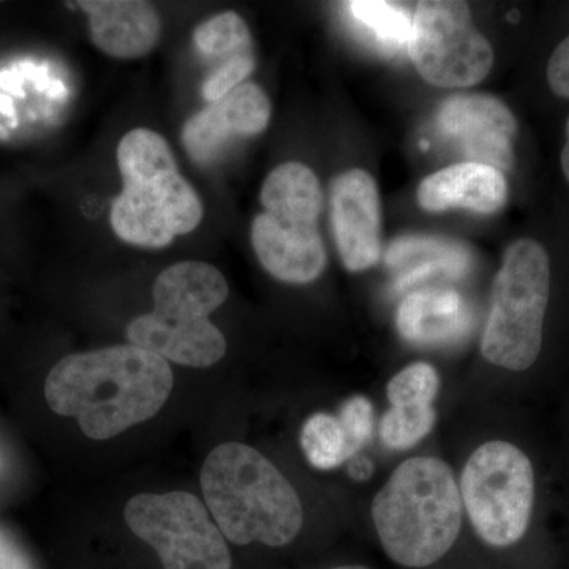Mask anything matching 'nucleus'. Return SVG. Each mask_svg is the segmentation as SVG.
<instances>
[{"label":"nucleus","instance_id":"1","mask_svg":"<svg viewBox=\"0 0 569 569\" xmlns=\"http://www.w3.org/2000/svg\"><path fill=\"white\" fill-rule=\"evenodd\" d=\"M173 387L168 361L130 343L66 356L48 373L44 399L86 437L110 440L156 417Z\"/></svg>","mask_w":569,"mask_h":569},{"label":"nucleus","instance_id":"2","mask_svg":"<svg viewBox=\"0 0 569 569\" xmlns=\"http://www.w3.org/2000/svg\"><path fill=\"white\" fill-rule=\"evenodd\" d=\"M201 489L224 539L282 548L305 523L301 498L271 460L242 443H223L201 468Z\"/></svg>","mask_w":569,"mask_h":569},{"label":"nucleus","instance_id":"3","mask_svg":"<svg viewBox=\"0 0 569 569\" xmlns=\"http://www.w3.org/2000/svg\"><path fill=\"white\" fill-rule=\"evenodd\" d=\"M462 497L451 468L436 458L400 463L377 493L372 519L389 559L426 568L443 559L462 527Z\"/></svg>","mask_w":569,"mask_h":569},{"label":"nucleus","instance_id":"4","mask_svg":"<svg viewBox=\"0 0 569 569\" xmlns=\"http://www.w3.org/2000/svg\"><path fill=\"white\" fill-rule=\"evenodd\" d=\"M122 192L111 206L118 238L142 249H163L176 236L203 220V203L178 173L173 152L162 134L148 129L126 133L118 146Z\"/></svg>","mask_w":569,"mask_h":569},{"label":"nucleus","instance_id":"5","mask_svg":"<svg viewBox=\"0 0 569 569\" xmlns=\"http://www.w3.org/2000/svg\"><path fill=\"white\" fill-rule=\"evenodd\" d=\"M153 310L134 318L127 337L134 347L164 361L206 369L227 353V340L209 320L227 301L222 272L203 261H182L164 269L152 287Z\"/></svg>","mask_w":569,"mask_h":569},{"label":"nucleus","instance_id":"6","mask_svg":"<svg viewBox=\"0 0 569 569\" xmlns=\"http://www.w3.org/2000/svg\"><path fill=\"white\" fill-rule=\"evenodd\" d=\"M549 293L550 263L545 247L533 239L509 246L493 280L482 335V356L490 365L522 372L537 362Z\"/></svg>","mask_w":569,"mask_h":569},{"label":"nucleus","instance_id":"7","mask_svg":"<svg viewBox=\"0 0 569 569\" xmlns=\"http://www.w3.org/2000/svg\"><path fill=\"white\" fill-rule=\"evenodd\" d=\"M460 497L478 537L509 548L526 537L535 503V471L526 452L508 441H488L468 459Z\"/></svg>","mask_w":569,"mask_h":569},{"label":"nucleus","instance_id":"8","mask_svg":"<svg viewBox=\"0 0 569 569\" xmlns=\"http://www.w3.org/2000/svg\"><path fill=\"white\" fill-rule=\"evenodd\" d=\"M123 518L157 550L164 569H231L227 539L192 493H140L130 498Z\"/></svg>","mask_w":569,"mask_h":569},{"label":"nucleus","instance_id":"9","mask_svg":"<svg viewBox=\"0 0 569 569\" xmlns=\"http://www.w3.org/2000/svg\"><path fill=\"white\" fill-rule=\"evenodd\" d=\"M408 54L418 73L438 88H470L493 66L489 40L475 28L467 3L455 0L418 3Z\"/></svg>","mask_w":569,"mask_h":569},{"label":"nucleus","instance_id":"10","mask_svg":"<svg viewBox=\"0 0 569 569\" xmlns=\"http://www.w3.org/2000/svg\"><path fill=\"white\" fill-rule=\"evenodd\" d=\"M438 132L456 142L468 162L509 171L515 167L512 141L518 121L511 110L492 96L459 93L449 97L437 111Z\"/></svg>","mask_w":569,"mask_h":569},{"label":"nucleus","instance_id":"11","mask_svg":"<svg viewBox=\"0 0 569 569\" xmlns=\"http://www.w3.org/2000/svg\"><path fill=\"white\" fill-rule=\"evenodd\" d=\"M331 219L337 250L348 271L361 272L381 254V206L372 174L348 170L331 186Z\"/></svg>","mask_w":569,"mask_h":569},{"label":"nucleus","instance_id":"12","mask_svg":"<svg viewBox=\"0 0 569 569\" xmlns=\"http://www.w3.org/2000/svg\"><path fill=\"white\" fill-rule=\"evenodd\" d=\"M250 239L261 266L280 282L306 284L323 274L326 249L317 220L263 211L254 217Z\"/></svg>","mask_w":569,"mask_h":569},{"label":"nucleus","instance_id":"13","mask_svg":"<svg viewBox=\"0 0 569 569\" xmlns=\"http://www.w3.org/2000/svg\"><path fill=\"white\" fill-rule=\"evenodd\" d=\"M271 111L263 89L254 82H244L186 122L183 148L193 162L212 163L231 142L264 132Z\"/></svg>","mask_w":569,"mask_h":569},{"label":"nucleus","instance_id":"14","mask_svg":"<svg viewBox=\"0 0 569 569\" xmlns=\"http://www.w3.org/2000/svg\"><path fill=\"white\" fill-rule=\"evenodd\" d=\"M438 389L440 377L427 362H415L389 381L391 410L380 422L381 440L389 449L406 451L432 432L436 425L432 402Z\"/></svg>","mask_w":569,"mask_h":569},{"label":"nucleus","instance_id":"15","mask_svg":"<svg viewBox=\"0 0 569 569\" xmlns=\"http://www.w3.org/2000/svg\"><path fill=\"white\" fill-rule=\"evenodd\" d=\"M91 39L116 59H138L156 47L162 32L159 14L142 0H82Z\"/></svg>","mask_w":569,"mask_h":569},{"label":"nucleus","instance_id":"16","mask_svg":"<svg viewBox=\"0 0 569 569\" xmlns=\"http://www.w3.org/2000/svg\"><path fill=\"white\" fill-rule=\"evenodd\" d=\"M508 182L488 164L463 162L430 174L418 189V203L429 212L451 209L496 213L507 204Z\"/></svg>","mask_w":569,"mask_h":569},{"label":"nucleus","instance_id":"17","mask_svg":"<svg viewBox=\"0 0 569 569\" xmlns=\"http://www.w3.org/2000/svg\"><path fill=\"white\" fill-rule=\"evenodd\" d=\"M471 310L451 288H430L403 299L397 312V329L407 342L419 347L455 343L470 329Z\"/></svg>","mask_w":569,"mask_h":569},{"label":"nucleus","instance_id":"18","mask_svg":"<svg viewBox=\"0 0 569 569\" xmlns=\"http://www.w3.org/2000/svg\"><path fill=\"white\" fill-rule=\"evenodd\" d=\"M391 268L402 269V283L421 279L433 272L462 274L470 254L462 246L438 238H402L391 244L387 254Z\"/></svg>","mask_w":569,"mask_h":569},{"label":"nucleus","instance_id":"19","mask_svg":"<svg viewBox=\"0 0 569 569\" xmlns=\"http://www.w3.org/2000/svg\"><path fill=\"white\" fill-rule=\"evenodd\" d=\"M351 20L359 31L387 54L408 50L411 20L408 11L399 3L378 2V0H356L346 3Z\"/></svg>","mask_w":569,"mask_h":569},{"label":"nucleus","instance_id":"20","mask_svg":"<svg viewBox=\"0 0 569 569\" xmlns=\"http://www.w3.org/2000/svg\"><path fill=\"white\" fill-rule=\"evenodd\" d=\"M301 447L310 466L318 470H332L351 459L346 432L335 415L316 413L307 419Z\"/></svg>","mask_w":569,"mask_h":569},{"label":"nucleus","instance_id":"21","mask_svg":"<svg viewBox=\"0 0 569 569\" xmlns=\"http://www.w3.org/2000/svg\"><path fill=\"white\" fill-rule=\"evenodd\" d=\"M194 47L206 56L222 62L241 52L252 51V37L246 21L234 11H224L201 22L193 33Z\"/></svg>","mask_w":569,"mask_h":569},{"label":"nucleus","instance_id":"22","mask_svg":"<svg viewBox=\"0 0 569 569\" xmlns=\"http://www.w3.org/2000/svg\"><path fill=\"white\" fill-rule=\"evenodd\" d=\"M253 69L252 51L241 52V54H236L233 58L219 62L216 70L206 78L203 88H201L204 100L213 103L223 99L224 96L234 91L238 86L244 84Z\"/></svg>","mask_w":569,"mask_h":569},{"label":"nucleus","instance_id":"23","mask_svg":"<svg viewBox=\"0 0 569 569\" xmlns=\"http://www.w3.org/2000/svg\"><path fill=\"white\" fill-rule=\"evenodd\" d=\"M340 425L346 432L348 447H350L351 458L361 451L367 441L372 437L373 430V408L372 403L366 397L356 396L348 399L339 413Z\"/></svg>","mask_w":569,"mask_h":569},{"label":"nucleus","instance_id":"24","mask_svg":"<svg viewBox=\"0 0 569 569\" xmlns=\"http://www.w3.org/2000/svg\"><path fill=\"white\" fill-rule=\"evenodd\" d=\"M548 82L553 93L569 99V37L561 41L550 56Z\"/></svg>","mask_w":569,"mask_h":569},{"label":"nucleus","instance_id":"25","mask_svg":"<svg viewBox=\"0 0 569 569\" xmlns=\"http://www.w3.org/2000/svg\"><path fill=\"white\" fill-rule=\"evenodd\" d=\"M0 569H32L20 546L2 529H0Z\"/></svg>","mask_w":569,"mask_h":569},{"label":"nucleus","instance_id":"26","mask_svg":"<svg viewBox=\"0 0 569 569\" xmlns=\"http://www.w3.org/2000/svg\"><path fill=\"white\" fill-rule=\"evenodd\" d=\"M373 463L365 456L356 455L348 460V473L356 481H365V479L372 477Z\"/></svg>","mask_w":569,"mask_h":569},{"label":"nucleus","instance_id":"27","mask_svg":"<svg viewBox=\"0 0 569 569\" xmlns=\"http://www.w3.org/2000/svg\"><path fill=\"white\" fill-rule=\"evenodd\" d=\"M561 168H563L565 178L569 182V119L567 123V142H565L563 151H561Z\"/></svg>","mask_w":569,"mask_h":569},{"label":"nucleus","instance_id":"28","mask_svg":"<svg viewBox=\"0 0 569 569\" xmlns=\"http://www.w3.org/2000/svg\"><path fill=\"white\" fill-rule=\"evenodd\" d=\"M332 569H370L367 567H361V565H348V567H337Z\"/></svg>","mask_w":569,"mask_h":569},{"label":"nucleus","instance_id":"29","mask_svg":"<svg viewBox=\"0 0 569 569\" xmlns=\"http://www.w3.org/2000/svg\"><path fill=\"white\" fill-rule=\"evenodd\" d=\"M0 467H2V460H0Z\"/></svg>","mask_w":569,"mask_h":569}]
</instances>
